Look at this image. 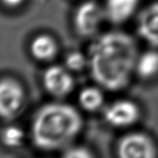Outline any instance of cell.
<instances>
[{
    "instance_id": "obj_1",
    "label": "cell",
    "mask_w": 158,
    "mask_h": 158,
    "mask_svg": "<svg viewBox=\"0 0 158 158\" xmlns=\"http://www.w3.org/2000/svg\"><path fill=\"white\" fill-rule=\"evenodd\" d=\"M139 55L138 44L126 31L112 30L97 35L87 55L91 78L104 90L124 89L135 74Z\"/></svg>"
},
{
    "instance_id": "obj_2",
    "label": "cell",
    "mask_w": 158,
    "mask_h": 158,
    "mask_svg": "<svg viewBox=\"0 0 158 158\" xmlns=\"http://www.w3.org/2000/svg\"><path fill=\"white\" fill-rule=\"evenodd\" d=\"M83 117L71 104L49 102L36 111L31 123V138L36 147L55 151L68 145L82 130Z\"/></svg>"
},
{
    "instance_id": "obj_3",
    "label": "cell",
    "mask_w": 158,
    "mask_h": 158,
    "mask_svg": "<svg viewBox=\"0 0 158 158\" xmlns=\"http://www.w3.org/2000/svg\"><path fill=\"white\" fill-rule=\"evenodd\" d=\"M105 21L104 7L94 0L82 2L76 8L72 17L76 33L83 38H95Z\"/></svg>"
},
{
    "instance_id": "obj_4",
    "label": "cell",
    "mask_w": 158,
    "mask_h": 158,
    "mask_svg": "<svg viewBox=\"0 0 158 158\" xmlns=\"http://www.w3.org/2000/svg\"><path fill=\"white\" fill-rule=\"evenodd\" d=\"M27 94L21 81L13 76H3L0 80V114L4 121L15 119L26 104Z\"/></svg>"
},
{
    "instance_id": "obj_5",
    "label": "cell",
    "mask_w": 158,
    "mask_h": 158,
    "mask_svg": "<svg viewBox=\"0 0 158 158\" xmlns=\"http://www.w3.org/2000/svg\"><path fill=\"white\" fill-rule=\"evenodd\" d=\"M42 84L50 96L60 99L73 92L75 80L72 72L65 65H51L43 72Z\"/></svg>"
},
{
    "instance_id": "obj_6",
    "label": "cell",
    "mask_w": 158,
    "mask_h": 158,
    "mask_svg": "<svg viewBox=\"0 0 158 158\" xmlns=\"http://www.w3.org/2000/svg\"><path fill=\"white\" fill-rule=\"evenodd\" d=\"M140 108L136 102L127 99L114 100L103 111L104 119L114 127H130L136 123L140 117Z\"/></svg>"
},
{
    "instance_id": "obj_7",
    "label": "cell",
    "mask_w": 158,
    "mask_h": 158,
    "mask_svg": "<svg viewBox=\"0 0 158 158\" xmlns=\"http://www.w3.org/2000/svg\"><path fill=\"white\" fill-rule=\"evenodd\" d=\"M117 155L119 158H156V150L147 134L132 132L121 138Z\"/></svg>"
},
{
    "instance_id": "obj_8",
    "label": "cell",
    "mask_w": 158,
    "mask_h": 158,
    "mask_svg": "<svg viewBox=\"0 0 158 158\" xmlns=\"http://www.w3.org/2000/svg\"><path fill=\"white\" fill-rule=\"evenodd\" d=\"M135 27L142 41L151 48H158V0L141 9L138 13Z\"/></svg>"
},
{
    "instance_id": "obj_9",
    "label": "cell",
    "mask_w": 158,
    "mask_h": 158,
    "mask_svg": "<svg viewBox=\"0 0 158 158\" xmlns=\"http://www.w3.org/2000/svg\"><path fill=\"white\" fill-rule=\"evenodd\" d=\"M140 0H106L104 10L106 21L113 25L124 24L137 13Z\"/></svg>"
},
{
    "instance_id": "obj_10",
    "label": "cell",
    "mask_w": 158,
    "mask_h": 158,
    "mask_svg": "<svg viewBox=\"0 0 158 158\" xmlns=\"http://www.w3.org/2000/svg\"><path fill=\"white\" fill-rule=\"evenodd\" d=\"M59 44L55 37L48 33H39L31 38L29 52L37 61L48 63L54 60L59 54Z\"/></svg>"
},
{
    "instance_id": "obj_11",
    "label": "cell",
    "mask_w": 158,
    "mask_h": 158,
    "mask_svg": "<svg viewBox=\"0 0 158 158\" xmlns=\"http://www.w3.org/2000/svg\"><path fill=\"white\" fill-rule=\"evenodd\" d=\"M135 75L149 81L158 76V48H151L139 53L135 65Z\"/></svg>"
},
{
    "instance_id": "obj_12",
    "label": "cell",
    "mask_w": 158,
    "mask_h": 158,
    "mask_svg": "<svg viewBox=\"0 0 158 158\" xmlns=\"http://www.w3.org/2000/svg\"><path fill=\"white\" fill-rule=\"evenodd\" d=\"M77 101L83 110L89 112L97 111L105 104L104 89L98 85L85 87L79 91Z\"/></svg>"
},
{
    "instance_id": "obj_13",
    "label": "cell",
    "mask_w": 158,
    "mask_h": 158,
    "mask_svg": "<svg viewBox=\"0 0 158 158\" xmlns=\"http://www.w3.org/2000/svg\"><path fill=\"white\" fill-rule=\"evenodd\" d=\"M88 55L78 50L69 52L64 60V65L71 72H82L85 68H88Z\"/></svg>"
},
{
    "instance_id": "obj_14",
    "label": "cell",
    "mask_w": 158,
    "mask_h": 158,
    "mask_svg": "<svg viewBox=\"0 0 158 158\" xmlns=\"http://www.w3.org/2000/svg\"><path fill=\"white\" fill-rule=\"evenodd\" d=\"M3 142L9 147H16L23 142L24 131L15 125H10L3 131Z\"/></svg>"
},
{
    "instance_id": "obj_15",
    "label": "cell",
    "mask_w": 158,
    "mask_h": 158,
    "mask_svg": "<svg viewBox=\"0 0 158 158\" xmlns=\"http://www.w3.org/2000/svg\"><path fill=\"white\" fill-rule=\"evenodd\" d=\"M61 158H94L88 149L82 146H76L67 149L62 155Z\"/></svg>"
},
{
    "instance_id": "obj_16",
    "label": "cell",
    "mask_w": 158,
    "mask_h": 158,
    "mask_svg": "<svg viewBox=\"0 0 158 158\" xmlns=\"http://www.w3.org/2000/svg\"><path fill=\"white\" fill-rule=\"evenodd\" d=\"M4 6L9 9H16L24 4L25 0H1Z\"/></svg>"
}]
</instances>
